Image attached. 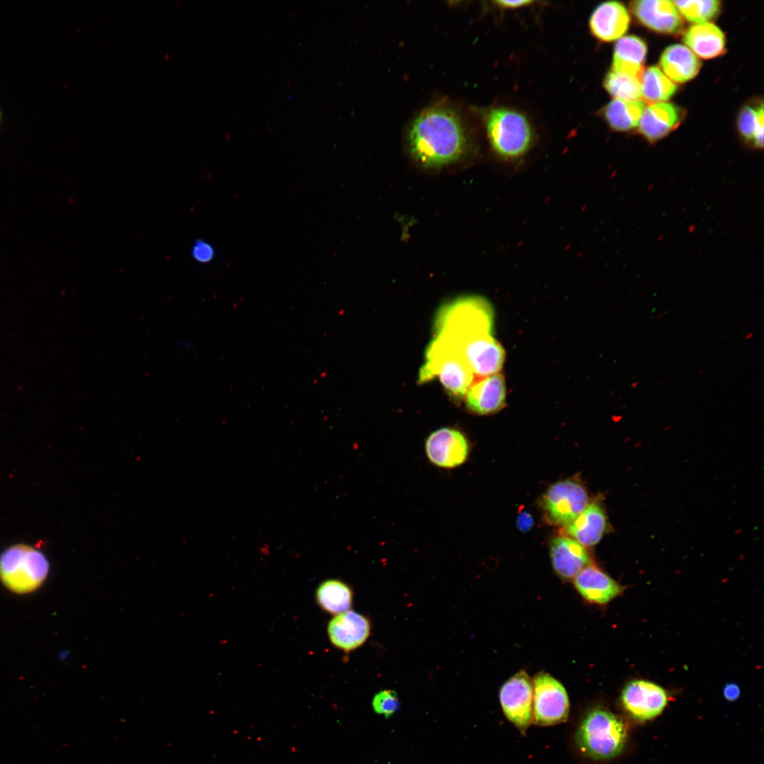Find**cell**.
Segmentation results:
<instances>
[{
	"mask_svg": "<svg viewBox=\"0 0 764 764\" xmlns=\"http://www.w3.org/2000/svg\"><path fill=\"white\" fill-rule=\"evenodd\" d=\"M533 723L548 727L565 722L569 714V699L560 681L541 671L532 679Z\"/></svg>",
	"mask_w": 764,
	"mask_h": 764,
	"instance_id": "cell-7",
	"label": "cell"
},
{
	"mask_svg": "<svg viewBox=\"0 0 764 764\" xmlns=\"http://www.w3.org/2000/svg\"><path fill=\"white\" fill-rule=\"evenodd\" d=\"M585 487L577 480L567 479L552 484L542 499L544 513L550 522L565 526L589 504Z\"/></svg>",
	"mask_w": 764,
	"mask_h": 764,
	"instance_id": "cell-8",
	"label": "cell"
},
{
	"mask_svg": "<svg viewBox=\"0 0 764 764\" xmlns=\"http://www.w3.org/2000/svg\"><path fill=\"white\" fill-rule=\"evenodd\" d=\"M499 699L506 718L525 734L533 723V682L528 674L521 670L501 686Z\"/></svg>",
	"mask_w": 764,
	"mask_h": 764,
	"instance_id": "cell-9",
	"label": "cell"
},
{
	"mask_svg": "<svg viewBox=\"0 0 764 764\" xmlns=\"http://www.w3.org/2000/svg\"><path fill=\"white\" fill-rule=\"evenodd\" d=\"M492 310L478 296H465L446 303L438 311L434 321L436 337L480 376L497 374L504 360V351L492 335Z\"/></svg>",
	"mask_w": 764,
	"mask_h": 764,
	"instance_id": "cell-1",
	"label": "cell"
},
{
	"mask_svg": "<svg viewBox=\"0 0 764 764\" xmlns=\"http://www.w3.org/2000/svg\"><path fill=\"white\" fill-rule=\"evenodd\" d=\"M630 17L627 8L618 1L600 4L589 19L591 34L602 42H612L620 38L627 30Z\"/></svg>",
	"mask_w": 764,
	"mask_h": 764,
	"instance_id": "cell-16",
	"label": "cell"
},
{
	"mask_svg": "<svg viewBox=\"0 0 764 764\" xmlns=\"http://www.w3.org/2000/svg\"><path fill=\"white\" fill-rule=\"evenodd\" d=\"M659 64L663 73L671 81L685 83L694 78L701 64L695 54L682 45H672L662 53Z\"/></svg>",
	"mask_w": 764,
	"mask_h": 764,
	"instance_id": "cell-22",
	"label": "cell"
},
{
	"mask_svg": "<svg viewBox=\"0 0 764 764\" xmlns=\"http://www.w3.org/2000/svg\"><path fill=\"white\" fill-rule=\"evenodd\" d=\"M316 599L323 610L337 615L350 608L353 591L347 584L339 579H328L318 587Z\"/></svg>",
	"mask_w": 764,
	"mask_h": 764,
	"instance_id": "cell-24",
	"label": "cell"
},
{
	"mask_svg": "<svg viewBox=\"0 0 764 764\" xmlns=\"http://www.w3.org/2000/svg\"><path fill=\"white\" fill-rule=\"evenodd\" d=\"M724 696L729 701L736 700L740 695L739 687L735 683H728L724 688Z\"/></svg>",
	"mask_w": 764,
	"mask_h": 764,
	"instance_id": "cell-32",
	"label": "cell"
},
{
	"mask_svg": "<svg viewBox=\"0 0 764 764\" xmlns=\"http://www.w3.org/2000/svg\"><path fill=\"white\" fill-rule=\"evenodd\" d=\"M638 384L639 382L637 381H634V382H632L631 384V388H635L638 386Z\"/></svg>",
	"mask_w": 764,
	"mask_h": 764,
	"instance_id": "cell-35",
	"label": "cell"
},
{
	"mask_svg": "<svg viewBox=\"0 0 764 764\" xmlns=\"http://www.w3.org/2000/svg\"><path fill=\"white\" fill-rule=\"evenodd\" d=\"M683 41L692 51L703 59L718 57L725 50V37L723 32L714 24L707 22L690 26L683 34Z\"/></svg>",
	"mask_w": 764,
	"mask_h": 764,
	"instance_id": "cell-21",
	"label": "cell"
},
{
	"mask_svg": "<svg viewBox=\"0 0 764 764\" xmlns=\"http://www.w3.org/2000/svg\"><path fill=\"white\" fill-rule=\"evenodd\" d=\"M484 120L491 146L501 158L517 159L530 149L533 131L521 112L509 108H494L485 112Z\"/></svg>",
	"mask_w": 764,
	"mask_h": 764,
	"instance_id": "cell-4",
	"label": "cell"
},
{
	"mask_svg": "<svg viewBox=\"0 0 764 764\" xmlns=\"http://www.w3.org/2000/svg\"><path fill=\"white\" fill-rule=\"evenodd\" d=\"M372 707L375 713L388 718L400 708V703L395 691L383 690L378 692L373 698Z\"/></svg>",
	"mask_w": 764,
	"mask_h": 764,
	"instance_id": "cell-29",
	"label": "cell"
},
{
	"mask_svg": "<svg viewBox=\"0 0 764 764\" xmlns=\"http://www.w3.org/2000/svg\"><path fill=\"white\" fill-rule=\"evenodd\" d=\"M627 739L621 718L603 707H595L582 717L574 734V742L584 756L606 760L619 756Z\"/></svg>",
	"mask_w": 764,
	"mask_h": 764,
	"instance_id": "cell-3",
	"label": "cell"
},
{
	"mask_svg": "<svg viewBox=\"0 0 764 764\" xmlns=\"http://www.w3.org/2000/svg\"><path fill=\"white\" fill-rule=\"evenodd\" d=\"M683 115V110L673 104L653 103L644 110L638 131L648 141L656 142L675 129Z\"/></svg>",
	"mask_w": 764,
	"mask_h": 764,
	"instance_id": "cell-17",
	"label": "cell"
},
{
	"mask_svg": "<svg viewBox=\"0 0 764 764\" xmlns=\"http://www.w3.org/2000/svg\"><path fill=\"white\" fill-rule=\"evenodd\" d=\"M753 336V332H748V333H747V334L746 335V336H745V339H746V340H749V339H751V337H752Z\"/></svg>",
	"mask_w": 764,
	"mask_h": 764,
	"instance_id": "cell-34",
	"label": "cell"
},
{
	"mask_svg": "<svg viewBox=\"0 0 764 764\" xmlns=\"http://www.w3.org/2000/svg\"><path fill=\"white\" fill-rule=\"evenodd\" d=\"M534 525V519L531 513L526 511L519 514L516 519V526L521 532L529 531Z\"/></svg>",
	"mask_w": 764,
	"mask_h": 764,
	"instance_id": "cell-31",
	"label": "cell"
},
{
	"mask_svg": "<svg viewBox=\"0 0 764 764\" xmlns=\"http://www.w3.org/2000/svg\"><path fill=\"white\" fill-rule=\"evenodd\" d=\"M215 250L208 242L198 239L192 245L191 255L192 259L199 263H208L215 257Z\"/></svg>",
	"mask_w": 764,
	"mask_h": 764,
	"instance_id": "cell-30",
	"label": "cell"
},
{
	"mask_svg": "<svg viewBox=\"0 0 764 764\" xmlns=\"http://www.w3.org/2000/svg\"><path fill=\"white\" fill-rule=\"evenodd\" d=\"M497 5L503 8H516L525 6L533 3V1H496Z\"/></svg>",
	"mask_w": 764,
	"mask_h": 764,
	"instance_id": "cell-33",
	"label": "cell"
},
{
	"mask_svg": "<svg viewBox=\"0 0 764 764\" xmlns=\"http://www.w3.org/2000/svg\"><path fill=\"white\" fill-rule=\"evenodd\" d=\"M647 51L645 42L639 37L620 38L614 49L612 71L641 81Z\"/></svg>",
	"mask_w": 764,
	"mask_h": 764,
	"instance_id": "cell-20",
	"label": "cell"
},
{
	"mask_svg": "<svg viewBox=\"0 0 764 764\" xmlns=\"http://www.w3.org/2000/svg\"><path fill=\"white\" fill-rule=\"evenodd\" d=\"M468 439L461 431L452 427H441L432 432L425 439L424 450L427 459L434 465L452 469L463 465L470 453Z\"/></svg>",
	"mask_w": 764,
	"mask_h": 764,
	"instance_id": "cell-11",
	"label": "cell"
},
{
	"mask_svg": "<svg viewBox=\"0 0 764 764\" xmlns=\"http://www.w3.org/2000/svg\"><path fill=\"white\" fill-rule=\"evenodd\" d=\"M681 14L692 23H706L717 16L720 10V1L716 0L674 1H673Z\"/></svg>",
	"mask_w": 764,
	"mask_h": 764,
	"instance_id": "cell-28",
	"label": "cell"
},
{
	"mask_svg": "<svg viewBox=\"0 0 764 764\" xmlns=\"http://www.w3.org/2000/svg\"><path fill=\"white\" fill-rule=\"evenodd\" d=\"M641 83L642 96L647 101L654 103L668 100L677 89L676 84L655 66L643 71Z\"/></svg>",
	"mask_w": 764,
	"mask_h": 764,
	"instance_id": "cell-25",
	"label": "cell"
},
{
	"mask_svg": "<svg viewBox=\"0 0 764 764\" xmlns=\"http://www.w3.org/2000/svg\"><path fill=\"white\" fill-rule=\"evenodd\" d=\"M2 117H3V114H2V111H1V110L0 108V126H1V122H2Z\"/></svg>",
	"mask_w": 764,
	"mask_h": 764,
	"instance_id": "cell-37",
	"label": "cell"
},
{
	"mask_svg": "<svg viewBox=\"0 0 764 764\" xmlns=\"http://www.w3.org/2000/svg\"><path fill=\"white\" fill-rule=\"evenodd\" d=\"M704 372H705V369H700V370L698 371V375H702V374H703Z\"/></svg>",
	"mask_w": 764,
	"mask_h": 764,
	"instance_id": "cell-36",
	"label": "cell"
},
{
	"mask_svg": "<svg viewBox=\"0 0 764 764\" xmlns=\"http://www.w3.org/2000/svg\"><path fill=\"white\" fill-rule=\"evenodd\" d=\"M465 395L466 405L471 412L479 415L496 412L504 404V377L498 374L487 376L470 386Z\"/></svg>",
	"mask_w": 764,
	"mask_h": 764,
	"instance_id": "cell-18",
	"label": "cell"
},
{
	"mask_svg": "<svg viewBox=\"0 0 764 764\" xmlns=\"http://www.w3.org/2000/svg\"><path fill=\"white\" fill-rule=\"evenodd\" d=\"M468 142L462 118L447 105L424 109L408 128L410 154L427 167H441L456 162L465 154Z\"/></svg>",
	"mask_w": 764,
	"mask_h": 764,
	"instance_id": "cell-2",
	"label": "cell"
},
{
	"mask_svg": "<svg viewBox=\"0 0 764 764\" xmlns=\"http://www.w3.org/2000/svg\"><path fill=\"white\" fill-rule=\"evenodd\" d=\"M572 581L586 602L598 606H607L626 589L594 563L584 568Z\"/></svg>",
	"mask_w": 764,
	"mask_h": 764,
	"instance_id": "cell-12",
	"label": "cell"
},
{
	"mask_svg": "<svg viewBox=\"0 0 764 764\" xmlns=\"http://www.w3.org/2000/svg\"><path fill=\"white\" fill-rule=\"evenodd\" d=\"M328 632L334 646L350 652L367 640L371 632V623L366 616L348 610L336 615L329 622Z\"/></svg>",
	"mask_w": 764,
	"mask_h": 764,
	"instance_id": "cell-15",
	"label": "cell"
},
{
	"mask_svg": "<svg viewBox=\"0 0 764 764\" xmlns=\"http://www.w3.org/2000/svg\"><path fill=\"white\" fill-rule=\"evenodd\" d=\"M630 8L639 23L656 33L675 34L683 28L681 16L671 1H634Z\"/></svg>",
	"mask_w": 764,
	"mask_h": 764,
	"instance_id": "cell-14",
	"label": "cell"
},
{
	"mask_svg": "<svg viewBox=\"0 0 764 764\" xmlns=\"http://www.w3.org/2000/svg\"><path fill=\"white\" fill-rule=\"evenodd\" d=\"M608 526L603 508L592 502L569 524L564 533L586 548L598 544L604 536Z\"/></svg>",
	"mask_w": 764,
	"mask_h": 764,
	"instance_id": "cell-19",
	"label": "cell"
},
{
	"mask_svg": "<svg viewBox=\"0 0 764 764\" xmlns=\"http://www.w3.org/2000/svg\"><path fill=\"white\" fill-rule=\"evenodd\" d=\"M763 103L756 110L745 106L740 111L737 120L739 132L746 141L758 149L763 146Z\"/></svg>",
	"mask_w": 764,
	"mask_h": 764,
	"instance_id": "cell-26",
	"label": "cell"
},
{
	"mask_svg": "<svg viewBox=\"0 0 764 764\" xmlns=\"http://www.w3.org/2000/svg\"><path fill=\"white\" fill-rule=\"evenodd\" d=\"M603 86L607 92L616 99L635 100L642 96L639 79L612 70L606 74Z\"/></svg>",
	"mask_w": 764,
	"mask_h": 764,
	"instance_id": "cell-27",
	"label": "cell"
},
{
	"mask_svg": "<svg viewBox=\"0 0 764 764\" xmlns=\"http://www.w3.org/2000/svg\"><path fill=\"white\" fill-rule=\"evenodd\" d=\"M669 700L666 689L645 679H633L623 687L620 702L633 719L645 722L659 716Z\"/></svg>",
	"mask_w": 764,
	"mask_h": 764,
	"instance_id": "cell-10",
	"label": "cell"
},
{
	"mask_svg": "<svg viewBox=\"0 0 764 764\" xmlns=\"http://www.w3.org/2000/svg\"><path fill=\"white\" fill-rule=\"evenodd\" d=\"M436 376L448 393L458 398L465 395L474 378L465 361L446 344L434 337L425 352L424 363L419 372V383H425Z\"/></svg>",
	"mask_w": 764,
	"mask_h": 764,
	"instance_id": "cell-6",
	"label": "cell"
},
{
	"mask_svg": "<svg viewBox=\"0 0 764 764\" xmlns=\"http://www.w3.org/2000/svg\"><path fill=\"white\" fill-rule=\"evenodd\" d=\"M645 108L642 100L614 99L603 110V115L611 129L627 132L636 127Z\"/></svg>",
	"mask_w": 764,
	"mask_h": 764,
	"instance_id": "cell-23",
	"label": "cell"
},
{
	"mask_svg": "<svg viewBox=\"0 0 764 764\" xmlns=\"http://www.w3.org/2000/svg\"><path fill=\"white\" fill-rule=\"evenodd\" d=\"M49 569L45 554L29 545H13L0 555V580L16 594H28L39 588Z\"/></svg>",
	"mask_w": 764,
	"mask_h": 764,
	"instance_id": "cell-5",
	"label": "cell"
},
{
	"mask_svg": "<svg viewBox=\"0 0 764 764\" xmlns=\"http://www.w3.org/2000/svg\"><path fill=\"white\" fill-rule=\"evenodd\" d=\"M662 316H663L662 313H660V314H659V315H658V316H656V319H657V320H659V319H661V317H662Z\"/></svg>",
	"mask_w": 764,
	"mask_h": 764,
	"instance_id": "cell-38",
	"label": "cell"
},
{
	"mask_svg": "<svg viewBox=\"0 0 764 764\" xmlns=\"http://www.w3.org/2000/svg\"><path fill=\"white\" fill-rule=\"evenodd\" d=\"M550 555L555 574L565 581H572L584 568L593 563L586 548L566 536L551 540Z\"/></svg>",
	"mask_w": 764,
	"mask_h": 764,
	"instance_id": "cell-13",
	"label": "cell"
}]
</instances>
